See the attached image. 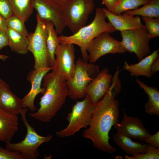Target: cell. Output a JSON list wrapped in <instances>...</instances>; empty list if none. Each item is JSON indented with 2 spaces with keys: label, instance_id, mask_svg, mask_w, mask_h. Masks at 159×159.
Listing matches in <instances>:
<instances>
[{
  "label": "cell",
  "instance_id": "cell-34",
  "mask_svg": "<svg viewBox=\"0 0 159 159\" xmlns=\"http://www.w3.org/2000/svg\"><path fill=\"white\" fill-rule=\"evenodd\" d=\"M102 4L105 6L107 9L111 11L118 0H102Z\"/></svg>",
  "mask_w": 159,
  "mask_h": 159
},
{
  "label": "cell",
  "instance_id": "cell-28",
  "mask_svg": "<svg viewBox=\"0 0 159 159\" xmlns=\"http://www.w3.org/2000/svg\"><path fill=\"white\" fill-rule=\"evenodd\" d=\"M150 39L159 36V18L142 17Z\"/></svg>",
  "mask_w": 159,
  "mask_h": 159
},
{
  "label": "cell",
  "instance_id": "cell-16",
  "mask_svg": "<svg viewBox=\"0 0 159 159\" xmlns=\"http://www.w3.org/2000/svg\"><path fill=\"white\" fill-rule=\"evenodd\" d=\"M102 9L106 18L116 31L135 29L144 27L139 16L131 15L125 12L122 14H116L106 8Z\"/></svg>",
  "mask_w": 159,
  "mask_h": 159
},
{
  "label": "cell",
  "instance_id": "cell-35",
  "mask_svg": "<svg viewBox=\"0 0 159 159\" xmlns=\"http://www.w3.org/2000/svg\"><path fill=\"white\" fill-rule=\"evenodd\" d=\"M150 69L152 75L155 74L159 70V56L155 59L152 62Z\"/></svg>",
  "mask_w": 159,
  "mask_h": 159
},
{
  "label": "cell",
  "instance_id": "cell-29",
  "mask_svg": "<svg viewBox=\"0 0 159 159\" xmlns=\"http://www.w3.org/2000/svg\"><path fill=\"white\" fill-rule=\"evenodd\" d=\"M126 159H158L159 148H157L148 144L146 152L143 153H138L130 156L126 155Z\"/></svg>",
  "mask_w": 159,
  "mask_h": 159
},
{
  "label": "cell",
  "instance_id": "cell-36",
  "mask_svg": "<svg viewBox=\"0 0 159 159\" xmlns=\"http://www.w3.org/2000/svg\"><path fill=\"white\" fill-rule=\"evenodd\" d=\"M7 28L6 19L0 14V30L6 31Z\"/></svg>",
  "mask_w": 159,
  "mask_h": 159
},
{
  "label": "cell",
  "instance_id": "cell-21",
  "mask_svg": "<svg viewBox=\"0 0 159 159\" xmlns=\"http://www.w3.org/2000/svg\"><path fill=\"white\" fill-rule=\"evenodd\" d=\"M136 81L148 97L145 105V112L151 115H159V91L155 87L149 86L139 79Z\"/></svg>",
  "mask_w": 159,
  "mask_h": 159
},
{
  "label": "cell",
  "instance_id": "cell-18",
  "mask_svg": "<svg viewBox=\"0 0 159 159\" xmlns=\"http://www.w3.org/2000/svg\"><path fill=\"white\" fill-rule=\"evenodd\" d=\"M18 129L17 115L7 112L0 108V141L11 142Z\"/></svg>",
  "mask_w": 159,
  "mask_h": 159
},
{
  "label": "cell",
  "instance_id": "cell-1",
  "mask_svg": "<svg viewBox=\"0 0 159 159\" xmlns=\"http://www.w3.org/2000/svg\"><path fill=\"white\" fill-rule=\"evenodd\" d=\"M120 72L117 69L109 90L95 104L89 127L85 130L82 135L83 138L92 141L95 148L109 153H114L116 151V148L112 146L109 142V132L119 120V103L116 97L122 88L119 77Z\"/></svg>",
  "mask_w": 159,
  "mask_h": 159
},
{
  "label": "cell",
  "instance_id": "cell-14",
  "mask_svg": "<svg viewBox=\"0 0 159 159\" xmlns=\"http://www.w3.org/2000/svg\"><path fill=\"white\" fill-rule=\"evenodd\" d=\"M122 120L113 126L117 132L131 138L143 142L150 135L149 132L138 118L128 116L123 110Z\"/></svg>",
  "mask_w": 159,
  "mask_h": 159
},
{
  "label": "cell",
  "instance_id": "cell-8",
  "mask_svg": "<svg viewBox=\"0 0 159 159\" xmlns=\"http://www.w3.org/2000/svg\"><path fill=\"white\" fill-rule=\"evenodd\" d=\"M37 24L34 32L29 34L27 50L33 54L34 69L50 67L46 44V21L37 14Z\"/></svg>",
  "mask_w": 159,
  "mask_h": 159
},
{
  "label": "cell",
  "instance_id": "cell-2",
  "mask_svg": "<svg viewBox=\"0 0 159 159\" xmlns=\"http://www.w3.org/2000/svg\"><path fill=\"white\" fill-rule=\"evenodd\" d=\"M45 89L40 98V107L37 111L29 115L39 121L48 122L61 109L68 96L66 80L53 71L46 74L43 79Z\"/></svg>",
  "mask_w": 159,
  "mask_h": 159
},
{
  "label": "cell",
  "instance_id": "cell-37",
  "mask_svg": "<svg viewBox=\"0 0 159 159\" xmlns=\"http://www.w3.org/2000/svg\"><path fill=\"white\" fill-rule=\"evenodd\" d=\"M58 5L63 6L65 5L69 0H51Z\"/></svg>",
  "mask_w": 159,
  "mask_h": 159
},
{
  "label": "cell",
  "instance_id": "cell-24",
  "mask_svg": "<svg viewBox=\"0 0 159 159\" xmlns=\"http://www.w3.org/2000/svg\"><path fill=\"white\" fill-rule=\"evenodd\" d=\"M13 13L26 21L32 14L33 0H9Z\"/></svg>",
  "mask_w": 159,
  "mask_h": 159
},
{
  "label": "cell",
  "instance_id": "cell-32",
  "mask_svg": "<svg viewBox=\"0 0 159 159\" xmlns=\"http://www.w3.org/2000/svg\"><path fill=\"white\" fill-rule=\"evenodd\" d=\"M8 46V41L6 31L0 30V51L4 47ZM9 56L0 54V59L5 60Z\"/></svg>",
  "mask_w": 159,
  "mask_h": 159
},
{
  "label": "cell",
  "instance_id": "cell-17",
  "mask_svg": "<svg viewBox=\"0 0 159 159\" xmlns=\"http://www.w3.org/2000/svg\"><path fill=\"white\" fill-rule=\"evenodd\" d=\"M0 108L4 111L18 115L23 109L21 99L11 90L8 84L0 79Z\"/></svg>",
  "mask_w": 159,
  "mask_h": 159
},
{
  "label": "cell",
  "instance_id": "cell-5",
  "mask_svg": "<svg viewBox=\"0 0 159 159\" xmlns=\"http://www.w3.org/2000/svg\"><path fill=\"white\" fill-rule=\"evenodd\" d=\"M75 62L73 77L71 80L66 81L68 96L74 100L85 98L87 86L100 72L98 65L88 63L80 58H78Z\"/></svg>",
  "mask_w": 159,
  "mask_h": 159
},
{
  "label": "cell",
  "instance_id": "cell-10",
  "mask_svg": "<svg viewBox=\"0 0 159 159\" xmlns=\"http://www.w3.org/2000/svg\"><path fill=\"white\" fill-rule=\"evenodd\" d=\"M120 32L121 42L126 52L134 53L139 61L150 53L149 42L151 39L145 27Z\"/></svg>",
  "mask_w": 159,
  "mask_h": 159
},
{
  "label": "cell",
  "instance_id": "cell-33",
  "mask_svg": "<svg viewBox=\"0 0 159 159\" xmlns=\"http://www.w3.org/2000/svg\"><path fill=\"white\" fill-rule=\"evenodd\" d=\"M145 142L148 144L157 148H159V131L155 134L150 135L144 140Z\"/></svg>",
  "mask_w": 159,
  "mask_h": 159
},
{
  "label": "cell",
  "instance_id": "cell-3",
  "mask_svg": "<svg viewBox=\"0 0 159 159\" xmlns=\"http://www.w3.org/2000/svg\"><path fill=\"white\" fill-rule=\"evenodd\" d=\"M106 18L102 9L96 8L95 17L90 24L81 28L72 35L59 36V43L78 45L80 48L82 59L83 61L87 62L89 61V55L87 49L90 42L102 33L107 32L110 33L116 31L111 24L106 21Z\"/></svg>",
  "mask_w": 159,
  "mask_h": 159
},
{
  "label": "cell",
  "instance_id": "cell-25",
  "mask_svg": "<svg viewBox=\"0 0 159 159\" xmlns=\"http://www.w3.org/2000/svg\"><path fill=\"white\" fill-rule=\"evenodd\" d=\"M125 12L134 16L159 18V0H151L140 8Z\"/></svg>",
  "mask_w": 159,
  "mask_h": 159
},
{
  "label": "cell",
  "instance_id": "cell-30",
  "mask_svg": "<svg viewBox=\"0 0 159 159\" xmlns=\"http://www.w3.org/2000/svg\"><path fill=\"white\" fill-rule=\"evenodd\" d=\"M0 159H23L18 152L0 146Z\"/></svg>",
  "mask_w": 159,
  "mask_h": 159
},
{
  "label": "cell",
  "instance_id": "cell-6",
  "mask_svg": "<svg viewBox=\"0 0 159 159\" xmlns=\"http://www.w3.org/2000/svg\"><path fill=\"white\" fill-rule=\"evenodd\" d=\"M95 105L87 94L83 100L77 101L67 115V126L65 129L56 132L57 136L63 138L73 136L81 128L89 126Z\"/></svg>",
  "mask_w": 159,
  "mask_h": 159
},
{
  "label": "cell",
  "instance_id": "cell-12",
  "mask_svg": "<svg viewBox=\"0 0 159 159\" xmlns=\"http://www.w3.org/2000/svg\"><path fill=\"white\" fill-rule=\"evenodd\" d=\"M34 7L37 14L45 20L51 21L58 34H62L66 24L62 14V6L51 0H33Z\"/></svg>",
  "mask_w": 159,
  "mask_h": 159
},
{
  "label": "cell",
  "instance_id": "cell-19",
  "mask_svg": "<svg viewBox=\"0 0 159 159\" xmlns=\"http://www.w3.org/2000/svg\"><path fill=\"white\" fill-rule=\"evenodd\" d=\"M158 51L159 49L154 50L136 64H129L126 62H124V69L130 72L131 76L138 77L143 76L151 78L153 75L151 71V65L153 60L159 56Z\"/></svg>",
  "mask_w": 159,
  "mask_h": 159
},
{
  "label": "cell",
  "instance_id": "cell-22",
  "mask_svg": "<svg viewBox=\"0 0 159 159\" xmlns=\"http://www.w3.org/2000/svg\"><path fill=\"white\" fill-rule=\"evenodd\" d=\"M8 41V46L13 52L20 54H25L28 52V39L27 37L8 27L6 31Z\"/></svg>",
  "mask_w": 159,
  "mask_h": 159
},
{
  "label": "cell",
  "instance_id": "cell-11",
  "mask_svg": "<svg viewBox=\"0 0 159 159\" xmlns=\"http://www.w3.org/2000/svg\"><path fill=\"white\" fill-rule=\"evenodd\" d=\"M75 49L73 44L60 43L55 52V61L52 71L66 81L71 80L76 68Z\"/></svg>",
  "mask_w": 159,
  "mask_h": 159
},
{
  "label": "cell",
  "instance_id": "cell-23",
  "mask_svg": "<svg viewBox=\"0 0 159 159\" xmlns=\"http://www.w3.org/2000/svg\"><path fill=\"white\" fill-rule=\"evenodd\" d=\"M46 31V44L48 51L49 66L52 67L55 61V52L60 44L58 34L56 32L53 23L45 20Z\"/></svg>",
  "mask_w": 159,
  "mask_h": 159
},
{
  "label": "cell",
  "instance_id": "cell-31",
  "mask_svg": "<svg viewBox=\"0 0 159 159\" xmlns=\"http://www.w3.org/2000/svg\"><path fill=\"white\" fill-rule=\"evenodd\" d=\"M13 14L9 0H0V14L6 19Z\"/></svg>",
  "mask_w": 159,
  "mask_h": 159
},
{
  "label": "cell",
  "instance_id": "cell-13",
  "mask_svg": "<svg viewBox=\"0 0 159 159\" xmlns=\"http://www.w3.org/2000/svg\"><path fill=\"white\" fill-rule=\"evenodd\" d=\"M52 69L51 67L34 69L28 73L27 79L31 83V88L29 93L21 99L23 109L27 108L32 111L36 110L34 104L35 98L39 93L42 95L44 93L45 89L41 87L44 75Z\"/></svg>",
  "mask_w": 159,
  "mask_h": 159
},
{
  "label": "cell",
  "instance_id": "cell-4",
  "mask_svg": "<svg viewBox=\"0 0 159 159\" xmlns=\"http://www.w3.org/2000/svg\"><path fill=\"white\" fill-rule=\"evenodd\" d=\"M27 108L23 109L20 114L26 129L24 138L17 143L11 142L6 143V148L18 152L23 159H37L39 153L38 149L42 143L49 142L52 138V135L43 136L38 134L33 127L28 122L26 118Z\"/></svg>",
  "mask_w": 159,
  "mask_h": 159
},
{
  "label": "cell",
  "instance_id": "cell-26",
  "mask_svg": "<svg viewBox=\"0 0 159 159\" xmlns=\"http://www.w3.org/2000/svg\"><path fill=\"white\" fill-rule=\"evenodd\" d=\"M151 0H118L111 11L116 14L130 10L135 9L149 2Z\"/></svg>",
  "mask_w": 159,
  "mask_h": 159
},
{
  "label": "cell",
  "instance_id": "cell-20",
  "mask_svg": "<svg viewBox=\"0 0 159 159\" xmlns=\"http://www.w3.org/2000/svg\"><path fill=\"white\" fill-rule=\"evenodd\" d=\"M113 140L115 143L121 149L129 155H135L145 153L148 145L132 140L128 137L117 132L113 135Z\"/></svg>",
  "mask_w": 159,
  "mask_h": 159
},
{
  "label": "cell",
  "instance_id": "cell-9",
  "mask_svg": "<svg viewBox=\"0 0 159 159\" xmlns=\"http://www.w3.org/2000/svg\"><path fill=\"white\" fill-rule=\"evenodd\" d=\"M87 51L89 61L92 63L105 54H123L127 52L122 42L116 40L107 32L102 33L93 39L88 45Z\"/></svg>",
  "mask_w": 159,
  "mask_h": 159
},
{
  "label": "cell",
  "instance_id": "cell-15",
  "mask_svg": "<svg viewBox=\"0 0 159 159\" xmlns=\"http://www.w3.org/2000/svg\"><path fill=\"white\" fill-rule=\"evenodd\" d=\"M112 77L109 69H103L89 83L86 89V94L90 96L92 102L96 104L101 99L109 90Z\"/></svg>",
  "mask_w": 159,
  "mask_h": 159
},
{
  "label": "cell",
  "instance_id": "cell-27",
  "mask_svg": "<svg viewBox=\"0 0 159 159\" xmlns=\"http://www.w3.org/2000/svg\"><path fill=\"white\" fill-rule=\"evenodd\" d=\"M6 21L8 27L28 37L29 33L25 26V22L20 17L13 14L6 19Z\"/></svg>",
  "mask_w": 159,
  "mask_h": 159
},
{
  "label": "cell",
  "instance_id": "cell-7",
  "mask_svg": "<svg viewBox=\"0 0 159 159\" xmlns=\"http://www.w3.org/2000/svg\"><path fill=\"white\" fill-rule=\"evenodd\" d=\"M95 7L93 0H69L62 6L67 26L73 34L85 26Z\"/></svg>",
  "mask_w": 159,
  "mask_h": 159
}]
</instances>
